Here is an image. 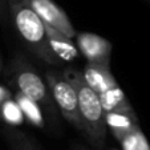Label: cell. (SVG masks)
Segmentation results:
<instances>
[{"label": "cell", "mask_w": 150, "mask_h": 150, "mask_svg": "<svg viewBox=\"0 0 150 150\" xmlns=\"http://www.w3.org/2000/svg\"><path fill=\"white\" fill-rule=\"evenodd\" d=\"M27 4L39 15L40 19L47 25L57 29L71 39L76 37L77 31L74 29L73 24L71 23L68 15L53 0H32Z\"/></svg>", "instance_id": "6"}, {"label": "cell", "mask_w": 150, "mask_h": 150, "mask_svg": "<svg viewBox=\"0 0 150 150\" xmlns=\"http://www.w3.org/2000/svg\"><path fill=\"white\" fill-rule=\"evenodd\" d=\"M47 35H48V41L52 51L61 60V62H71L79 57L80 51L76 42H73V39L49 25H47Z\"/></svg>", "instance_id": "7"}, {"label": "cell", "mask_w": 150, "mask_h": 150, "mask_svg": "<svg viewBox=\"0 0 150 150\" xmlns=\"http://www.w3.org/2000/svg\"><path fill=\"white\" fill-rule=\"evenodd\" d=\"M0 132L11 150H41L37 141L31 134L13 125L3 126Z\"/></svg>", "instance_id": "10"}, {"label": "cell", "mask_w": 150, "mask_h": 150, "mask_svg": "<svg viewBox=\"0 0 150 150\" xmlns=\"http://www.w3.org/2000/svg\"><path fill=\"white\" fill-rule=\"evenodd\" d=\"M62 72L77 92L85 139L96 149H102L108 138L109 129L106 125V112L102 108L98 94L86 82L82 71L68 67Z\"/></svg>", "instance_id": "3"}, {"label": "cell", "mask_w": 150, "mask_h": 150, "mask_svg": "<svg viewBox=\"0 0 150 150\" xmlns=\"http://www.w3.org/2000/svg\"><path fill=\"white\" fill-rule=\"evenodd\" d=\"M118 142L122 150H150V144L139 126L126 133Z\"/></svg>", "instance_id": "12"}, {"label": "cell", "mask_w": 150, "mask_h": 150, "mask_svg": "<svg viewBox=\"0 0 150 150\" xmlns=\"http://www.w3.org/2000/svg\"><path fill=\"white\" fill-rule=\"evenodd\" d=\"M106 125L113 137L120 141L126 133L133 130L134 127L139 126L137 114H125L117 112L106 113Z\"/></svg>", "instance_id": "11"}, {"label": "cell", "mask_w": 150, "mask_h": 150, "mask_svg": "<svg viewBox=\"0 0 150 150\" xmlns=\"http://www.w3.org/2000/svg\"><path fill=\"white\" fill-rule=\"evenodd\" d=\"M74 40L80 54L88 64L110 69L113 45L108 39L93 32H77Z\"/></svg>", "instance_id": "5"}, {"label": "cell", "mask_w": 150, "mask_h": 150, "mask_svg": "<svg viewBox=\"0 0 150 150\" xmlns=\"http://www.w3.org/2000/svg\"><path fill=\"white\" fill-rule=\"evenodd\" d=\"M20 1H24V3H29V1H32V0H20Z\"/></svg>", "instance_id": "18"}, {"label": "cell", "mask_w": 150, "mask_h": 150, "mask_svg": "<svg viewBox=\"0 0 150 150\" xmlns=\"http://www.w3.org/2000/svg\"><path fill=\"white\" fill-rule=\"evenodd\" d=\"M101 100L102 108L106 113L109 112H117V113H125V114H136L134 109L132 108L130 102L127 101L125 93L120 88V85H114L113 88L108 89L106 92L98 94Z\"/></svg>", "instance_id": "9"}, {"label": "cell", "mask_w": 150, "mask_h": 150, "mask_svg": "<svg viewBox=\"0 0 150 150\" xmlns=\"http://www.w3.org/2000/svg\"><path fill=\"white\" fill-rule=\"evenodd\" d=\"M1 114H3L4 120H7L8 125L16 126L20 122H23V110L20 108V105L17 102H13L11 98L6 101Z\"/></svg>", "instance_id": "13"}, {"label": "cell", "mask_w": 150, "mask_h": 150, "mask_svg": "<svg viewBox=\"0 0 150 150\" xmlns=\"http://www.w3.org/2000/svg\"><path fill=\"white\" fill-rule=\"evenodd\" d=\"M73 150H88V149H84V147H82V146H80V145H76Z\"/></svg>", "instance_id": "17"}, {"label": "cell", "mask_w": 150, "mask_h": 150, "mask_svg": "<svg viewBox=\"0 0 150 150\" xmlns=\"http://www.w3.org/2000/svg\"><path fill=\"white\" fill-rule=\"evenodd\" d=\"M3 71H4V62H3V57L0 54V76L3 74Z\"/></svg>", "instance_id": "16"}, {"label": "cell", "mask_w": 150, "mask_h": 150, "mask_svg": "<svg viewBox=\"0 0 150 150\" xmlns=\"http://www.w3.org/2000/svg\"><path fill=\"white\" fill-rule=\"evenodd\" d=\"M82 72H84L86 82L91 85L92 89L97 94L104 93L108 89L113 88L114 85H117V80L114 79L109 68H101V67L86 62Z\"/></svg>", "instance_id": "8"}, {"label": "cell", "mask_w": 150, "mask_h": 150, "mask_svg": "<svg viewBox=\"0 0 150 150\" xmlns=\"http://www.w3.org/2000/svg\"><path fill=\"white\" fill-rule=\"evenodd\" d=\"M3 76L9 88L39 106L45 122L53 130L59 127V117L61 114L53 100L48 82L25 54L15 52L7 65H4Z\"/></svg>", "instance_id": "1"}, {"label": "cell", "mask_w": 150, "mask_h": 150, "mask_svg": "<svg viewBox=\"0 0 150 150\" xmlns=\"http://www.w3.org/2000/svg\"><path fill=\"white\" fill-rule=\"evenodd\" d=\"M44 77L48 82L61 117L84 136V124L80 114L79 98L74 86L65 77L64 72L53 67H48V69H45Z\"/></svg>", "instance_id": "4"}, {"label": "cell", "mask_w": 150, "mask_h": 150, "mask_svg": "<svg viewBox=\"0 0 150 150\" xmlns=\"http://www.w3.org/2000/svg\"><path fill=\"white\" fill-rule=\"evenodd\" d=\"M8 4L11 25L24 48L47 67L59 68L62 62L49 45L45 23L24 1L8 0Z\"/></svg>", "instance_id": "2"}, {"label": "cell", "mask_w": 150, "mask_h": 150, "mask_svg": "<svg viewBox=\"0 0 150 150\" xmlns=\"http://www.w3.org/2000/svg\"><path fill=\"white\" fill-rule=\"evenodd\" d=\"M8 24H11L8 0H0V25H8Z\"/></svg>", "instance_id": "14"}, {"label": "cell", "mask_w": 150, "mask_h": 150, "mask_svg": "<svg viewBox=\"0 0 150 150\" xmlns=\"http://www.w3.org/2000/svg\"><path fill=\"white\" fill-rule=\"evenodd\" d=\"M11 98V92L8 91V89H6L4 86H1L0 85V118L3 117V106H4V104H6V101L7 100H9Z\"/></svg>", "instance_id": "15"}, {"label": "cell", "mask_w": 150, "mask_h": 150, "mask_svg": "<svg viewBox=\"0 0 150 150\" xmlns=\"http://www.w3.org/2000/svg\"><path fill=\"white\" fill-rule=\"evenodd\" d=\"M146 1H149V3H150V0H146Z\"/></svg>", "instance_id": "19"}]
</instances>
